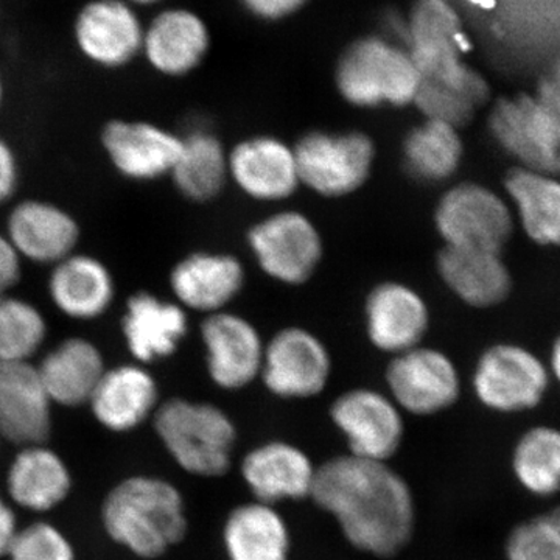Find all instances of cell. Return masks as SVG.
Masks as SVG:
<instances>
[{
	"instance_id": "7bdbcfd3",
	"label": "cell",
	"mask_w": 560,
	"mask_h": 560,
	"mask_svg": "<svg viewBox=\"0 0 560 560\" xmlns=\"http://www.w3.org/2000/svg\"><path fill=\"white\" fill-rule=\"evenodd\" d=\"M127 2L131 3L132 7H136V9L140 11H154L161 9V7H164L167 0H127Z\"/></svg>"
},
{
	"instance_id": "277c9868",
	"label": "cell",
	"mask_w": 560,
	"mask_h": 560,
	"mask_svg": "<svg viewBox=\"0 0 560 560\" xmlns=\"http://www.w3.org/2000/svg\"><path fill=\"white\" fill-rule=\"evenodd\" d=\"M154 430L173 460L195 477H224L234 464L237 427L223 408L209 401H164L154 411Z\"/></svg>"
},
{
	"instance_id": "60d3db41",
	"label": "cell",
	"mask_w": 560,
	"mask_h": 560,
	"mask_svg": "<svg viewBox=\"0 0 560 560\" xmlns=\"http://www.w3.org/2000/svg\"><path fill=\"white\" fill-rule=\"evenodd\" d=\"M16 515L9 504L0 499V556L9 555L11 544L18 534Z\"/></svg>"
},
{
	"instance_id": "f1b7e54d",
	"label": "cell",
	"mask_w": 560,
	"mask_h": 560,
	"mask_svg": "<svg viewBox=\"0 0 560 560\" xmlns=\"http://www.w3.org/2000/svg\"><path fill=\"white\" fill-rule=\"evenodd\" d=\"M445 285L471 307H492L511 293V272L501 254L445 246L438 256Z\"/></svg>"
},
{
	"instance_id": "8992f818",
	"label": "cell",
	"mask_w": 560,
	"mask_h": 560,
	"mask_svg": "<svg viewBox=\"0 0 560 560\" xmlns=\"http://www.w3.org/2000/svg\"><path fill=\"white\" fill-rule=\"evenodd\" d=\"M547 363L523 346L500 342L481 353L471 374L475 399L499 416L539 410L551 389Z\"/></svg>"
},
{
	"instance_id": "7402d4cb",
	"label": "cell",
	"mask_w": 560,
	"mask_h": 560,
	"mask_svg": "<svg viewBox=\"0 0 560 560\" xmlns=\"http://www.w3.org/2000/svg\"><path fill=\"white\" fill-rule=\"evenodd\" d=\"M245 271L241 260L230 254L198 250L172 268L168 283L173 298L184 311L221 312L241 293Z\"/></svg>"
},
{
	"instance_id": "9c48e42d",
	"label": "cell",
	"mask_w": 560,
	"mask_h": 560,
	"mask_svg": "<svg viewBox=\"0 0 560 560\" xmlns=\"http://www.w3.org/2000/svg\"><path fill=\"white\" fill-rule=\"evenodd\" d=\"M331 425L357 458L389 463L405 440V418L388 394L372 388L346 390L331 401Z\"/></svg>"
},
{
	"instance_id": "ab89813d",
	"label": "cell",
	"mask_w": 560,
	"mask_h": 560,
	"mask_svg": "<svg viewBox=\"0 0 560 560\" xmlns=\"http://www.w3.org/2000/svg\"><path fill=\"white\" fill-rule=\"evenodd\" d=\"M254 16L265 21H279L300 11L308 0H242Z\"/></svg>"
},
{
	"instance_id": "6da1fadb",
	"label": "cell",
	"mask_w": 560,
	"mask_h": 560,
	"mask_svg": "<svg viewBox=\"0 0 560 560\" xmlns=\"http://www.w3.org/2000/svg\"><path fill=\"white\" fill-rule=\"evenodd\" d=\"M311 500L334 518L350 547L372 558H396L418 525L415 493L399 471L349 453L319 464Z\"/></svg>"
},
{
	"instance_id": "74e56055",
	"label": "cell",
	"mask_w": 560,
	"mask_h": 560,
	"mask_svg": "<svg viewBox=\"0 0 560 560\" xmlns=\"http://www.w3.org/2000/svg\"><path fill=\"white\" fill-rule=\"evenodd\" d=\"M21 186V161L9 140L0 136V208L13 205Z\"/></svg>"
},
{
	"instance_id": "4316f807",
	"label": "cell",
	"mask_w": 560,
	"mask_h": 560,
	"mask_svg": "<svg viewBox=\"0 0 560 560\" xmlns=\"http://www.w3.org/2000/svg\"><path fill=\"white\" fill-rule=\"evenodd\" d=\"M160 388L153 375L138 363L108 368L91 396L95 419L110 431H130L158 410Z\"/></svg>"
},
{
	"instance_id": "d4e9b609",
	"label": "cell",
	"mask_w": 560,
	"mask_h": 560,
	"mask_svg": "<svg viewBox=\"0 0 560 560\" xmlns=\"http://www.w3.org/2000/svg\"><path fill=\"white\" fill-rule=\"evenodd\" d=\"M36 370L51 404L80 407L91 396L108 370L102 349L90 338H65L43 357Z\"/></svg>"
},
{
	"instance_id": "4fadbf2b",
	"label": "cell",
	"mask_w": 560,
	"mask_h": 560,
	"mask_svg": "<svg viewBox=\"0 0 560 560\" xmlns=\"http://www.w3.org/2000/svg\"><path fill=\"white\" fill-rule=\"evenodd\" d=\"M329 350L316 335L289 327L265 346L260 377L272 396L304 400L319 396L329 383Z\"/></svg>"
},
{
	"instance_id": "5b68a950",
	"label": "cell",
	"mask_w": 560,
	"mask_h": 560,
	"mask_svg": "<svg viewBox=\"0 0 560 560\" xmlns=\"http://www.w3.org/2000/svg\"><path fill=\"white\" fill-rule=\"evenodd\" d=\"M335 80L341 97L359 108L411 105L420 84L408 50L381 36L350 44L338 61Z\"/></svg>"
},
{
	"instance_id": "d6a6232c",
	"label": "cell",
	"mask_w": 560,
	"mask_h": 560,
	"mask_svg": "<svg viewBox=\"0 0 560 560\" xmlns=\"http://www.w3.org/2000/svg\"><path fill=\"white\" fill-rule=\"evenodd\" d=\"M458 128L425 120L404 142L405 168L423 183H441L458 171L464 147Z\"/></svg>"
},
{
	"instance_id": "836d02e7",
	"label": "cell",
	"mask_w": 560,
	"mask_h": 560,
	"mask_svg": "<svg viewBox=\"0 0 560 560\" xmlns=\"http://www.w3.org/2000/svg\"><path fill=\"white\" fill-rule=\"evenodd\" d=\"M47 337L49 320L35 302L16 293L0 298V361H32Z\"/></svg>"
},
{
	"instance_id": "3957f363",
	"label": "cell",
	"mask_w": 560,
	"mask_h": 560,
	"mask_svg": "<svg viewBox=\"0 0 560 560\" xmlns=\"http://www.w3.org/2000/svg\"><path fill=\"white\" fill-rule=\"evenodd\" d=\"M408 54L422 83L458 92L478 105L489 98L488 81L467 65L469 50L458 11L448 0H416L405 27Z\"/></svg>"
},
{
	"instance_id": "83f0119b",
	"label": "cell",
	"mask_w": 560,
	"mask_h": 560,
	"mask_svg": "<svg viewBox=\"0 0 560 560\" xmlns=\"http://www.w3.org/2000/svg\"><path fill=\"white\" fill-rule=\"evenodd\" d=\"M512 481L529 499L555 503L560 497V425L530 423L512 442Z\"/></svg>"
},
{
	"instance_id": "ba28073f",
	"label": "cell",
	"mask_w": 560,
	"mask_h": 560,
	"mask_svg": "<svg viewBox=\"0 0 560 560\" xmlns=\"http://www.w3.org/2000/svg\"><path fill=\"white\" fill-rule=\"evenodd\" d=\"M300 183L323 197H345L370 178L375 149L363 132L312 131L293 149Z\"/></svg>"
},
{
	"instance_id": "7c38bea8",
	"label": "cell",
	"mask_w": 560,
	"mask_h": 560,
	"mask_svg": "<svg viewBox=\"0 0 560 560\" xmlns=\"http://www.w3.org/2000/svg\"><path fill=\"white\" fill-rule=\"evenodd\" d=\"M101 145L120 178L153 183L171 176L183 149V136L151 120L116 117L103 125Z\"/></svg>"
},
{
	"instance_id": "7a4b0ae2",
	"label": "cell",
	"mask_w": 560,
	"mask_h": 560,
	"mask_svg": "<svg viewBox=\"0 0 560 560\" xmlns=\"http://www.w3.org/2000/svg\"><path fill=\"white\" fill-rule=\"evenodd\" d=\"M103 525L114 541L139 558L165 555L186 537V504L178 488L156 477H131L110 490Z\"/></svg>"
},
{
	"instance_id": "9a60e30c",
	"label": "cell",
	"mask_w": 560,
	"mask_h": 560,
	"mask_svg": "<svg viewBox=\"0 0 560 560\" xmlns=\"http://www.w3.org/2000/svg\"><path fill=\"white\" fill-rule=\"evenodd\" d=\"M2 231L22 260L40 267L51 268L77 253L81 242L77 217L46 198L14 201Z\"/></svg>"
},
{
	"instance_id": "30bf717a",
	"label": "cell",
	"mask_w": 560,
	"mask_h": 560,
	"mask_svg": "<svg viewBox=\"0 0 560 560\" xmlns=\"http://www.w3.org/2000/svg\"><path fill=\"white\" fill-rule=\"evenodd\" d=\"M434 219L445 246L453 248L501 254L514 231L506 202L495 191L474 183L448 190L441 198Z\"/></svg>"
},
{
	"instance_id": "603a6c76",
	"label": "cell",
	"mask_w": 560,
	"mask_h": 560,
	"mask_svg": "<svg viewBox=\"0 0 560 560\" xmlns=\"http://www.w3.org/2000/svg\"><path fill=\"white\" fill-rule=\"evenodd\" d=\"M429 329V308L410 287L385 282L366 301V330L382 352L399 355L418 348Z\"/></svg>"
},
{
	"instance_id": "8d00e7d4",
	"label": "cell",
	"mask_w": 560,
	"mask_h": 560,
	"mask_svg": "<svg viewBox=\"0 0 560 560\" xmlns=\"http://www.w3.org/2000/svg\"><path fill=\"white\" fill-rule=\"evenodd\" d=\"M9 556L11 560H75V551L68 537L44 522L18 530Z\"/></svg>"
},
{
	"instance_id": "d6986e66",
	"label": "cell",
	"mask_w": 560,
	"mask_h": 560,
	"mask_svg": "<svg viewBox=\"0 0 560 560\" xmlns=\"http://www.w3.org/2000/svg\"><path fill=\"white\" fill-rule=\"evenodd\" d=\"M46 291L61 316L92 323L102 319L116 302V276L101 257L77 250L50 268Z\"/></svg>"
},
{
	"instance_id": "f35d334b",
	"label": "cell",
	"mask_w": 560,
	"mask_h": 560,
	"mask_svg": "<svg viewBox=\"0 0 560 560\" xmlns=\"http://www.w3.org/2000/svg\"><path fill=\"white\" fill-rule=\"evenodd\" d=\"M24 260L11 245L5 232L0 230V298L14 293L22 279Z\"/></svg>"
},
{
	"instance_id": "d590c367",
	"label": "cell",
	"mask_w": 560,
	"mask_h": 560,
	"mask_svg": "<svg viewBox=\"0 0 560 560\" xmlns=\"http://www.w3.org/2000/svg\"><path fill=\"white\" fill-rule=\"evenodd\" d=\"M537 110L541 132V172L560 178V57L537 81Z\"/></svg>"
},
{
	"instance_id": "8fae6325",
	"label": "cell",
	"mask_w": 560,
	"mask_h": 560,
	"mask_svg": "<svg viewBox=\"0 0 560 560\" xmlns=\"http://www.w3.org/2000/svg\"><path fill=\"white\" fill-rule=\"evenodd\" d=\"M388 396L401 412L429 418L451 410L460 397L458 368L438 349L418 348L394 355L386 370Z\"/></svg>"
},
{
	"instance_id": "ac0fdd59",
	"label": "cell",
	"mask_w": 560,
	"mask_h": 560,
	"mask_svg": "<svg viewBox=\"0 0 560 560\" xmlns=\"http://www.w3.org/2000/svg\"><path fill=\"white\" fill-rule=\"evenodd\" d=\"M187 311L176 301L153 291L139 290L127 298L120 316V334L135 363L171 359L189 334Z\"/></svg>"
},
{
	"instance_id": "e575fe53",
	"label": "cell",
	"mask_w": 560,
	"mask_h": 560,
	"mask_svg": "<svg viewBox=\"0 0 560 560\" xmlns=\"http://www.w3.org/2000/svg\"><path fill=\"white\" fill-rule=\"evenodd\" d=\"M504 560H560V501L511 526L503 541Z\"/></svg>"
},
{
	"instance_id": "44dd1931",
	"label": "cell",
	"mask_w": 560,
	"mask_h": 560,
	"mask_svg": "<svg viewBox=\"0 0 560 560\" xmlns=\"http://www.w3.org/2000/svg\"><path fill=\"white\" fill-rule=\"evenodd\" d=\"M51 401L32 361H0V434L14 444L40 445L51 429Z\"/></svg>"
},
{
	"instance_id": "ee69618b",
	"label": "cell",
	"mask_w": 560,
	"mask_h": 560,
	"mask_svg": "<svg viewBox=\"0 0 560 560\" xmlns=\"http://www.w3.org/2000/svg\"><path fill=\"white\" fill-rule=\"evenodd\" d=\"M7 97V80L5 72H3L2 62H0V109L3 108Z\"/></svg>"
},
{
	"instance_id": "ffe728a7",
	"label": "cell",
	"mask_w": 560,
	"mask_h": 560,
	"mask_svg": "<svg viewBox=\"0 0 560 560\" xmlns=\"http://www.w3.org/2000/svg\"><path fill=\"white\" fill-rule=\"evenodd\" d=\"M201 340L210 381L241 390L260 377L265 346L259 331L242 316L217 312L202 320Z\"/></svg>"
},
{
	"instance_id": "b9f144b4",
	"label": "cell",
	"mask_w": 560,
	"mask_h": 560,
	"mask_svg": "<svg viewBox=\"0 0 560 560\" xmlns=\"http://www.w3.org/2000/svg\"><path fill=\"white\" fill-rule=\"evenodd\" d=\"M548 371H550L551 382L560 385V335L552 345L550 359H548Z\"/></svg>"
},
{
	"instance_id": "484cf974",
	"label": "cell",
	"mask_w": 560,
	"mask_h": 560,
	"mask_svg": "<svg viewBox=\"0 0 560 560\" xmlns=\"http://www.w3.org/2000/svg\"><path fill=\"white\" fill-rule=\"evenodd\" d=\"M228 560H290L293 536L278 506L253 500L228 512L221 529Z\"/></svg>"
},
{
	"instance_id": "52a82bcc",
	"label": "cell",
	"mask_w": 560,
	"mask_h": 560,
	"mask_svg": "<svg viewBox=\"0 0 560 560\" xmlns=\"http://www.w3.org/2000/svg\"><path fill=\"white\" fill-rule=\"evenodd\" d=\"M145 18L127 0H83L70 20V40L92 68L119 72L142 54Z\"/></svg>"
},
{
	"instance_id": "e0dca14e",
	"label": "cell",
	"mask_w": 560,
	"mask_h": 560,
	"mask_svg": "<svg viewBox=\"0 0 560 560\" xmlns=\"http://www.w3.org/2000/svg\"><path fill=\"white\" fill-rule=\"evenodd\" d=\"M238 470L253 500L278 506L311 499L318 466L300 445L270 440L246 452Z\"/></svg>"
},
{
	"instance_id": "f546056e",
	"label": "cell",
	"mask_w": 560,
	"mask_h": 560,
	"mask_svg": "<svg viewBox=\"0 0 560 560\" xmlns=\"http://www.w3.org/2000/svg\"><path fill=\"white\" fill-rule=\"evenodd\" d=\"M7 486L11 499L21 508L44 512L66 500L72 480L57 453L43 445H28L11 463Z\"/></svg>"
},
{
	"instance_id": "1f68e13d",
	"label": "cell",
	"mask_w": 560,
	"mask_h": 560,
	"mask_svg": "<svg viewBox=\"0 0 560 560\" xmlns=\"http://www.w3.org/2000/svg\"><path fill=\"white\" fill-rule=\"evenodd\" d=\"M228 175V156L215 135L195 130L184 136L171 178L186 200L206 202L219 197Z\"/></svg>"
},
{
	"instance_id": "cb8c5ba5",
	"label": "cell",
	"mask_w": 560,
	"mask_h": 560,
	"mask_svg": "<svg viewBox=\"0 0 560 560\" xmlns=\"http://www.w3.org/2000/svg\"><path fill=\"white\" fill-rule=\"evenodd\" d=\"M228 171L248 197L260 201L289 198L300 184L293 150L275 138L243 140L228 156Z\"/></svg>"
},
{
	"instance_id": "4dcf8cb0",
	"label": "cell",
	"mask_w": 560,
	"mask_h": 560,
	"mask_svg": "<svg viewBox=\"0 0 560 560\" xmlns=\"http://www.w3.org/2000/svg\"><path fill=\"white\" fill-rule=\"evenodd\" d=\"M504 189L530 241L560 246V178L550 173L515 167L508 173Z\"/></svg>"
},
{
	"instance_id": "5bb4252c",
	"label": "cell",
	"mask_w": 560,
	"mask_h": 560,
	"mask_svg": "<svg viewBox=\"0 0 560 560\" xmlns=\"http://www.w3.org/2000/svg\"><path fill=\"white\" fill-rule=\"evenodd\" d=\"M248 242L261 270L291 285L311 279L323 256L315 224L294 210L260 221L250 230Z\"/></svg>"
},
{
	"instance_id": "2e32d148",
	"label": "cell",
	"mask_w": 560,
	"mask_h": 560,
	"mask_svg": "<svg viewBox=\"0 0 560 560\" xmlns=\"http://www.w3.org/2000/svg\"><path fill=\"white\" fill-rule=\"evenodd\" d=\"M209 50V27L197 11L164 5L145 20L140 60L158 75H190L200 68Z\"/></svg>"
}]
</instances>
